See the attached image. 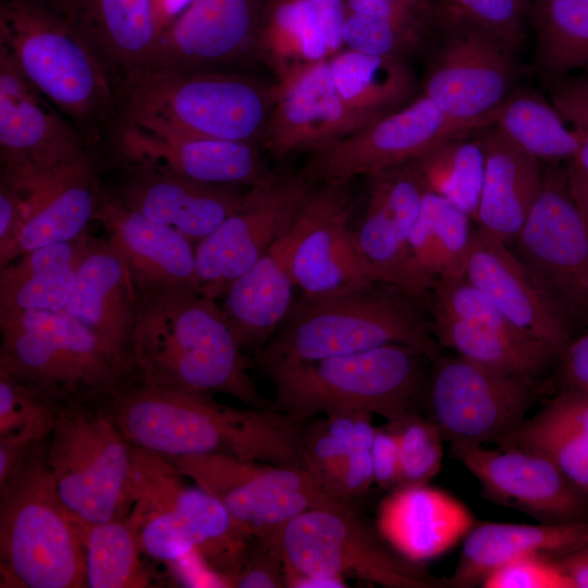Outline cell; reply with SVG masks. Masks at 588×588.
Returning <instances> with one entry per match:
<instances>
[{
    "label": "cell",
    "instance_id": "cell-47",
    "mask_svg": "<svg viewBox=\"0 0 588 588\" xmlns=\"http://www.w3.org/2000/svg\"><path fill=\"white\" fill-rule=\"evenodd\" d=\"M89 588L151 587L144 552L127 518L82 526Z\"/></svg>",
    "mask_w": 588,
    "mask_h": 588
},
{
    "label": "cell",
    "instance_id": "cell-46",
    "mask_svg": "<svg viewBox=\"0 0 588 588\" xmlns=\"http://www.w3.org/2000/svg\"><path fill=\"white\" fill-rule=\"evenodd\" d=\"M475 132L446 139L411 162L425 191L445 198L476 221L485 154Z\"/></svg>",
    "mask_w": 588,
    "mask_h": 588
},
{
    "label": "cell",
    "instance_id": "cell-9",
    "mask_svg": "<svg viewBox=\"0 0 588 588\" xmlns=\"http://www.w3.org/2000/svg\"><path fill=\"white\" fill-rule=\"evenodd\" d=\"M453 1L445 0L420 57L422 93L444 113L481 127L515 90L518 51Z\"/></svg>",
    "mask_w": 588,
    "mask_h": 588
},
{
    "label": "cell",
    "instance_id": "cell-12",
    "mask_svg": "<svg viewBox=\"0 0 588 588\" xmlns=\"http://www.w3.org/2000/svg\"><path fill=\"white\" fill-rule=\"evenodd\" d=\"M514 253L573 332L588 328V228L567 169L543 171L541 192L514 241Z\"/></svg>",
    "mask_w": 588,
    "mask_h": 588
},
{
    "label": "cell",
    "instance_id": "cell-39",
    "mask_svg": "<svg viewBox=\"0 0 588 588\" xmlns=\"http://www.w3.org/2000/svg\"><path fill=\"white\" fill-rule=\"evenodd\" d=\"M183 477L169 462L167 485L172 503L196 551L226 583L244 561L254 537L217 498L196 483L186 485Z\"/></svg>",
    "mask_w": 588,
    "mask_h": 588
},
{
    "label": "cell",
    "instance_id": "cell-7",
    "mask_svg": "<svg viewBox=\"0 0 588 588\" xmlns=\"http://www.w3.org/2000/svg\"><path fill=\"white\" fill-rule=\"evenodd\" d=\"M0 48L51 106L77 121L114 100L102 59L50 0H1Z\"/></svg>",
    "mask_w": 588,
    "mask_h": 588
},
{
    "label": "cell",
    "instance_id": "cell-6",
    "mask_svg": "<svg viewBox=\"0 0 588 588\" xmlns=\"http://www.w3.org/2000/svg\"><path fill=\"white\" fill-rule=\"evenodd\" d=\"M430 358L405 344L259 368L274 389L273 408L306 416L367 412L393 421L425 396Z\"/></svg>",
    "mask_w": 588,
    "mask_h": 588
},
{
    "label": "cell",
    "instance_id": "cell-54",
    "mask_svg": "<svg viewBox=\"0 0 588 588\" xmlns=\"http://www.w3.org/2000/svg\"><path fill=\"white\" fill-rule=\"evenodd\" d=\"M375 482L382 489L394 490L401 486V457L397 437L385 424L375 430L371 445Z\"/></svg>",
    "mask_w": 588,
    "mask_h": 588
},
{
    "label": "cell",
    "instance_id": "cell-23",
    "mask_svg": "<svg viewBox=\"0 0 588 588\" xmlns=\"http://www.w3.org/2000/svg\"><path fill=\"white\" fill-rule=\"evenodd\" d=\"M117 146L134 168L201 183L249 187L269 172L257 145L161 134L125 121Z\"/></svg>",
    "mask_w": 588,
    "mask_h": 588
},
{
    "label": "cell",
    "instance_id": "cell-17",
    "mask_svg": "<svg viewBox=\"0 0 588 588\" xmlns=\"http://www.w3.org/2000/svg\"><path fill=\"white\" fill-rule=\"evenodd\" d=\"M479 128L449 117L420 94L406 106L313 152L302 173L314 183L352 182L413 161L446 139Z\"/></svg>",
    "mask_w": 588,
    "mask_h": 588
},
{
    "label": "cell",
    "instance_id": "cell-57",
    "mask_svg": "<svg viewBox=\"0 0 588 588\" xmlns=\"http://www.w3.org/2000/svg\"><path fill=\"white\" fill-rule=\"evenodd\" d=\"M314 9L323 30L329 57L343 46L342 30L346 15L345 0H307Z\"/></svg>",
    "mask_w": 588,
    "mask_h": 588
},
{
    "label": "cell",
    "instance_id": "cell-45",
    "mask_svg": "<svg viewBox=\"0 0 588 588\" xmlns=\"http://www.w3.org/2000/svg\"><path fill=\"white\" fill-rule=\"evenodd\" d=\"M372 416L345 412L314 416L306 422L298 444L299 466L328 494L334 497L333 487L347 457L355 450L371 449Z\"/></svg>",
    "mask_w": 588,
    "mask_h": 588
},
{
    "label": "cell",
    "instance_id": "cell-1",
    "mask_svg": "<svg viewBox=\"0 0 588 588\" xmlns=\"http://www.w3.org/2000/svg\"><path fill=\"white\" fill-rule=\"evenodd\" d=\"M127 442L166 458L224 454L299 468L298 444L314 416L241 409L211 393L152 387L126 378L105 399Z\"/></svg>",
    "mask_w": 588,
    "mask_h": 588
},
{
    "label": "cell",
    "instance_id": "cell-50",
    "mask_svg": "<svg viewBox=\"0 0 588 588\" xmlns=\"http://www.w3.org/2000/svg\"><path fill=\"white\" fill-rule=\"evenodd\" d=\"M58 406L0 370V436L34 426L53 429Z\"/></svg>",
    "mask_w": 588,
    "mask_h": 588
},
{
    "label": "cell",
    "instance_id": "cell-24",
    "mask_svg": "<svg viewBox=\"0 0 588 588\" xmlns=\"http://www.w3.org/2000/svg\"><path fill=\"white\" fill-rule=\"evenodd\" d=\"M464 275L516 329L550 346L559 359L573 332L507 244L474 230Z\"/></svg>",
    "mask_w": 588,
    "mask_h": 588
},
{
    "label": "cell",
    "instance_id": "cell-31",
    "mask_svg": "<svg viewBox=\"0 0 588 588\" xmlns=\"http://www.w3.org/2000/svg\"><path fill=\"white\" fill-rule=\"evenodd\" d=\"M286 232L220 297L237 345L252 357L271 340L294 302Z\"/></svg>",
    "mask_w": 588,
    "mask_h": 588
},
{
    "label": "cell",
    "instance_id": "cell-49",
    "mask_svg": "<svg viewBox=\"0 0 588 588\" xmlns=\"http://www.w3.org/2000/svg\"><path fill=\"white\" fill-rule=\"evenodd\" d=\"M548 99L579 138V150L569 169L588 180V72H578L542 83Z\"/></svg>",
    "mask_w": 588,
    "mask_h": 588
},
{
    "label": "cell",
    "instance_id": "cell-4",
    "mask_svg": "<svg viewBox=\"0 0 588 588\" xmlns=\"http://www.w3.org/2000/svg\"><path fill=\"white\" fill-rule=\"evenodd\" d=\"M420 302L381 281L367 289L327 297L301 295L253 368L317 360L387 344H405L430 360L440 354Z\"/></svg>",
    "mask_w": 588,
    "mask_h": 588
},
{
    "label": "cell",
    "instance_id": "cell-14",
    "mask_svg": "<svg viewBox=\"0 0 588 588\" xmlns=\"http://www.w3.org/2000/svg\"><path fill=\"white\" fill-rule=\"evenodd\" d=\"M351 182L313 183L286 232L292 277L302 294L327 297L383 281L353 228Z\"/></svg>",
    "mask_w": 588,
    "mask_h": 588
},
{
    "label": "cell",
    "instance_id": "cell-22",
    "mask_svg": "<svg viewBox=\"0 0 588 588\" xmlns=\"http://www.w3.org/2000/svg\"><path fill=\"white\" fill-rule=\"evenodd\" d=\"M367 124L342 99L328 59L274 84V105L260 145L278 159L313 154Z\"/></svg>",
    "mask_w": 588,
    "mask_h": 588
},
{
    "label": "cell",
    "instance_id": "cell-56",
    "mask_svg": "<svg viewBox=\"0 0 588 588\" xmlns=\"http://www.w3.org/2000/svg\"><path fill=\"white\" fill-rule=\"evenodd\" d=\"M558 362L565 388L588 392V330L569 340Z\"/></svg>",
    "mask_w": 588,
    "mask_h": 588
},
{
    "label": "cell",
    "instance_id": "cell-8",
    "mask_svg": "<svg viewBox=\"0 0 588 588\" xmlns=\"http://www.w3.org/2000/svg\"><path fill=\"white\" fill-rule=\"evenodd\" d=\"M105 397L59 405L48 439L57 490L82 526L124 519L133 503V446Z\"/></svg>",
    "mask_w": 588,
    "mask_h": 588
},
{
    "label": "cell",
    "instance_id": "cell-43",
    "mask_svg": "<svg viewBox=\"0 0 588 588\" xmlns=\"http://www.w3.org/2000/svg\"><path fill=\"white\" fill-rule=\"evenodd\" d=\"M492 124L540 162H571L579 138L552 102L538 91L517 86L493 113Z\"/></svg>",
    "mask_w": 588,
    "mask_h": 588
},
{
    "label": "cell",
    "instance_id": "cell-40",
    "mask_svg": "<svg viewBox=\"0 0 588 588\" xmlns=\"http://www.w3.org/2000/svg\"><path fill=\"white\" fill-rule=\"evenodd\" d=\"M329 66L342 99L369 123L416 98V78L404 59L346 49Z\"/></svg>",
    "mask_w": 588,
    "mask_h": 588
},
{
    "label": "cell",
    "instance_id": "cell-41",
    "mask_svg": "<svg viewBox=\"0 0 588 588\" xmlns=\"http://www.w3.org/2000/svg\"><path fill=\"white\" fill-rule=\"evenodd\" d=\"M532 69L541 82L588 72V0H532Z\"/></svg>",
    "mask_w": 588,
    "mask_h": 588
},
{
    "label": "cell",
    "instance_id": "cell-29",
    "mask_svg": "<svg viewBox=\"0 0 588 588\" xmlns=\"http://www.w3.org/2000/svg\"><path fill=\"white\" fill-rule=\"evenodd\" d=\"M26 219L0 268L20 256L87 233L101 199L88 158L44 179L22 183Z\"/></svg>",
    "mask_w": 588,
    "mask_h": 588
},
{
    "label": "cell",
    "instance_id": "cell-21",
    "mask_svg": "<svg viewBox=\"0 0 588 588\" xmlns=\"http://www.w3.org/2000/svg\"><path fill=\"white\" fill-rule=\"evenodd\" d=\"M265 3L266 0H192L164 25L147 65L220 71L221 65L257 57Z\"/></svg>",
    "mask_w": 588,
    "mask_h": 588
},
{
    "label": "cell",
    "instance_id": "cell-25",
    "mask_svg": "<svg viewBox=\"0 0 588 588\" xmlns=\"http://www.w3.org/2000/svg\"><path fill=\"white\" fill-rule=\"evenodd\" d=\"M99 341L127 378L135 322V290L120 254L106 240H93L76 273L64 309Z\"/></svg>",
    "mask_w": 588,
    "mask_h": 588
},
{
    "label": "cell",
    "instance_id": "cell-36",
    "mask_svg": "<svg viewBox=\"0 0 588 588\" xmlns=\"http://www.w3.org/2000/svg\"><path fill=\"white\" fill-rule=\"evenodd\" d=\"M168 467L164 457L133 446V503L126 518L144 554L166 565L196 550L172 503Z\"/></svg>",
    "mask_w": 588,
    "mask_h": 588
},
{
    "label": "cell",
    "instance_id": "cell-38",
    "mask_svg": "<svg viewBox=\"0 0 588 588\" xmlns=\"http://www.w3.org/2000/svg\"><path fill=\"white\" fill-rule=\"evenodd\" d=\"M500 448L549 458L588 495V392L565 388Z\"/></svg>",
    "mask_w": 588,
    "mask_h": 588
},
{
    "label": "cell",
    "instance_id": "cell-52",
    "mask_svg": "<svg viewBox=\"0 0 588 588\" xmlns=\"http://www.w3.org/2000/svg\"><path fill=\"white\" fill-rule=\"evenodd\" d=\"M498 35L522 48L532 0H450Z\"/></svg>",
    "mask_w": 588,
    "mask_h": 588
},
{
    "label": "cell",
    "instance_id": "cell-33",
    "mask_svg": "<svg viewBox=\"0 0 588 588\" xmlns=\"http://www.w3.org/2000/svg\"><path fill=\"white\" fill-rule=\"evenodd\" d=\"M588 544V519L566 523L520 525L483 523L466 535L451 587H469L482 581L498 565L520 554L555 559Z\"/></svg>",
    "mask_w": 588,
    "mask_h": 588
},
{
    "label": "cell",
    "instance_id": "cell-59",
    "mask_svg": "<svg viewBox=\"0 0 588 588\" xmlns=\"http://www.w3.org/2000/svg\"><path fill=\"white\" fill-rule=\"evenodd\" d=\"M285 571V569H284ZM286 587L294 588H342L345 580L334 577L304 575L285 571Z\"/></svg>",
    "mask_w": 588,
    "mask_h": 588
},
{
    "label": "cell",
    "instance_id": "cell-44",
    "mask_svg": "<svg viewBox=\"0 0 588 588\" xmlns=\"http://www.w3.org/2000/svg\"><path fill=\"white\" fill-rule=\"evenodd\" d=\"M470 220L445 198L425 191L409 243L418 267L432 281L464 275L474 232Z\"/></svg>",
    "mask_w": 588,
    "mask_h": 588
},
{
    "label": "cell",
    "instance_id": "cell-2",
    "mask_svg": "<svg viewBox=\"0 0 588 588\" xmlns=\"http://www.w3.org/2000/svg\"><path fill=\"white\" fill-rule=\"evenodd\" d=\"M131 373L140 383L224 393L273 409L249 376L253 359L237 345L217 299L185 284L135 290Z\"/></svg>",
    "mask_w": 588,
    "mask_h": 588
},
{
    "label": "cell",
    "instance_id": "cell-19",
    "mask_svg": "<svg viewBox=\"0 0 588 588\" xmlns=\"http://www.w3.org/2000/svg\"><path fill=\"white\" fill-rule=\"evenodd\" d=\"M49 103L0 48L1 175L29 183L87 158L81 138Z\"/></svg>",
    "mask_w": 588,
    "mask_h": 588
},
{
    "label": "cell",
    "instance_id": "cell-5",
    "mask_svg": "<svg viewBox=\"0 0 588 588\" xmlns=\"http://www.w3.org/2000/svg\"><path fill=\"white\" fill-rule=\"evenodd\" d=\"M48 439L0 485L1 588L87 587L82 525L57 490Z\"/></svg>",
    "mask_w": 588,
    "mask_h": 588
},
{
    "label": "cell",
    "instance_id": "cell-60",
    "mask_svg": "<svg viewBox=\"0 0 588 588\" xmlns=\"http://www.w3.org/2000/svg\"><path fill=\"white\" fill-rule=\"evenodd\" d=\"M573 197L588 228V180L572 169H567Z\"/></svg>",
    "mask_w": 588,
    "mask_h": 588
},
{
    "label": "cell",
    "instance_id": "cell-16",
    "mask_svg": "<svg viewBox=\"0 0 588 588\" xmlns=\"http://www.w3.org/2000/svg\"><path fill=\"white\" fill-rule=\"evenodd\" d=\"M311 185L302 171L284 169L252 185L240 207L195 246L199 292L220 298L290 229Z\"/></svg>",
    "mask_w": 588,
    "mask_h": 588
},
{
    "label": "cell",
    "instance_id": "cell-51",
    "mask_svg": "<svg viewBox=\"0 0 588 588\" xmlns=\"http://www.w3.org/2000/svg\"><path fill=\"white\" fill-rule=\"evenodd\" d=\"M481 584L485 588H573L553 559L535 553L503 562Z\"/></svg>",
    "mask_w": 588,
    "mask_h": 588
},
{
    "label": "cell",
    "instance_id": "cell-58",
    "mask_svg": "<svg viewBox=\"0 0 588 588\" xmlns=\"http://www.w3.org/2000/svg\"><path fill=\"white\" fill-rule=\"evenodd\" d=\"M553 560L568 577L573 588H588V544Z\"/></svg>",
    "mask_w": 588,
    "mask_h": 588
},
{
    "label": "cell",
    "instance_id": "cell-32",
    "mask_svg": "<svg viewBox=\"0 0 588 588\" xmlns=\"http://www.w3.org/2000/svg\"><path fill=\"white\" fill-rule=\"evenodd\" d=\"M102 61L124 72L147 65L167 24L161 0H50Z\"/></svg>",
    "mask_w": 588,
    "mask_h": 588
},
{
    "label": "cell",
    "instance_id": "cell-42",
    "mask_svg": "<svg viewBox=\"0 0 588 588\" xmlns=\"http://www.w3.org/2000/svg\"><path fill=\"white\" fill-rule=\"evenodd\" d=\"M257 57L273 70L278 81L328 60V44L307 0H266Z\"/></svg>",
    "mask_w": 588,
    "mask_h": 588
},
{
    "label": "cell",
    "instance_id": "cell-28",
    "mask_svg": "<svg viewBox=\"0 0 588 588\" xmlns=\"http://www.w3.org/2000/svg\"><path fill=\"white\" fill-rule=\"evenodd\" d=\"M474 526V517L462 502L428 485L392 490L382 500L377 517L383 539L415 563L444 554Z\"/></svg>",
    "mask_w": 588,
    "mask_h": 588
},
{
    "label": "cell",
    "instance_id": "cell-26",
    "mask_svg": "<svg viewBox=\"0 0 588 588\" xmlns=\"http://www.w3.org/2000/svg\"><path fill=\"white\" fill-rule=\"evenodd\" d=\"M135 169L137 174L111 196L148 220L175 230L195 246L240 207L246 192L235 185Z\"/></svg>",
    "mask_w": 588,
    "mask_h": 588
},
{
    "label": "cell",
    "instance_id": "cell-15",
    "mask_svg": "<svg viewBox=\"0 0 588 588\" xmlns=\"http://www.w3.org/2000/svg\"><path fill=\"white\" fill-rule=\"evenodd\" d=\"M166 458V457H164ZM230 512L254 538L264 539L292 517L320 507L353 505L321 490L302 469L224 454L167 458Z\"/></svg>",
    "mask_w": 588,
    "mask_h": 588
},
{
    "label": "cell",
    "instance_id": "cell-48",
    "mask_svg": "<svg viewBox=\"0 0 588 588\" xmlns=\"http://www.w3.org/2000/svg\"><path fill=\"white\" fill-rule=\"evenodd\" d=\"M394 430L401 457V486L427 485L440 471L443 458L442 441L438 427L412 411L387 421Z\"/></svg>",
    "mask_w": 588,
    "mask_h": 588
},
{
    "label": "cell",
    "instance_id": "cell-27",
    "mask_svg": "<svg viewBox=\"0 0 588 588\" xmlns=\"http://www.w3.org/2000/svg\"><path fill=\"white\" fill-rule=\"evenodd\" d=\"M95 221L125 262L134 290L169 284L198 290L195 245L175 230L148 220L103 193Z\"/></svg>",
    "mask_w": 588,
    "mask_h": 588
},
{
    "label": "cell",
    "instance_id": "cell-53",
    "mask_svg": "<svg viewBox=\"0 0 588 588\" xmlns=\"http://www.w3.org/2000/svg\"><path fill=\"white\" fill-rule=\"evenodd\" d=\"M228 587H286L284 565L278 553L264 541L254 538L238 568L226 578Z\"/></svg>",
    "mask_w": 588,
    "mask_h": 588
},
{
    "label": "cell",
    "instance_id": "cell-55",
    "mask_svg": "<svg viewBox=\"0 0 588 588\" xmlns=\"http://www.w3.org/2000/svg\"><path fill=\"white\" fill-rule=\"evenodd\" d=\"M26 219V196L17 183L1 175L0 181V258L16 240Z\"/></svg>",
    "mask_w": 588,
    "mask_h": 588
},
{
    "label": "cell",
    "instance_id": "cell-35",
    "mask_svg": "<svg viewBox=\"0 0 588 588\" xmlns=\"http://www.w3.org/2000/svg\"><path fill=\"white\" fill-rule=\"evenodd\" d=\"M93 240L85 233L28 252L0 268V314L64 310Z\"/></svg>",
    "mask_w": 588,
    "mask_h": 588
},
{
    "label": "cell",
    "instance_id": "cell-20",
    "mask_svg": "<svg viewBox=\"0 0 588 588\" xmlns=\"http://www.w3.org/2000/svg\"><path fill=\"white\" fill-rule=\"evenodd\" d=\"M485 497L543 523L588 519V495L549 458L518 448L451 445Z\"/></svg>",
    "mask_w": 588,
    "mask_h": 588
},
{
    "label": "cell",
    "instance_id": "cell-3",
    "mask_svg": "<svg viewBox=\"0 0 588 588\" xmlns=\"http://www.w3.org/2000/svg\"><path fill=\"white\" fill-rule=\"evenodd\" d=\"M122 120L168 135L260 145L274 85L240 73L145 65L124 72Z\"/></svg>",
    "mask_w": 588,
    "mask_h": 588
},
{
    "label": "cell",
    "instance_id": "cell-37",
    "mask_svg": "<svg viewBox=\"0 0 588 588\" xmlns=\"http://www.w3.org/2000/svg\"><path fill=\"white\" fill-rule=\"evenodd\" d=\"M432 314V329L440 347L494 370L538 382L558 362L556 353L543 342L515 329L464 321Z\"/></svg>",
    "mask_w": 588,
    "mask_h": 588
},
{
    "label": "cell",
    "instance_id": "cell-34",
    "mask_svg": "<svg viewBox=\"0 0 588 588\" xmlns=\"http://www.w3.org/2000/svg\"><path fill=\"white\" fill-rule=\"evenodd\" d=\"M445 0H345L347 49L408 60L420 57Z\"/></svg>",
    "mask_w": 588,
    "mask_h": 588
},
{
    "label": "cell",
    "instance_id": "cell-13",
    "mask_svg": "<svg viewBox=\"0 0 588 588\" xmlns=\"http://www.w3.org/2000/svg\"><path fill=\"white\" fill-rule=\"evenodd\" d=\"M425 396L429 419L451 445L504 444L525 422L537 382L441 353L431 360Z\"/></svg>",
    "mask_w": 588,
    "mask_h": 588
},
{
    "label": "cell",
    "instance_id": "cell-18",
    "mask_svg": "<svg viewBox=\"0 0 588 588\" xmlns=\"http://www.w3.org/2000/svg\"><path fill=\"white\" fill-rule=\"evenodd\" d=\"M366 177L364 209L353 225L357 243L384 282L428 308L433 281L418 267L409 243L425 188L411 161Z\"/></svg>",
    "mask_w": 588,
    "mask_h": 588
},
{
    "label": "cell",
    "instance_id": "cell-30",
    "mask_svg": "<svg viewBox=\"0 0 588 588\" xmlns=\"http://www.w3.org/2000/svg\"><path fill=\"white\" fill-rule=\"evenodd\" d=\"M485 154L478 229L510 245L524 226L542 187L540 161L492 123L475 132Z\"/></svg>",
    "mask_w": 588,
    "mask_h": 588
},
{
    "label": "cell",
    "instance_id": "cell-11",
    "mask_svg": "<svg viewBox=\"0 0 588 588\" xmlns=\"http://www.w3.org/2000/svg\"><path fill=\"white\" fill-rule=\"evenodd\" d=\"M259 540L278 553L289 572L353 577L385 588L448 586L395 551L353 505L303 512Z\"/></svg>",
    "mask_w": 588,
    "mask_h": 588
},
{
    "label": "cell",
    "instance_id": "cell-10",
    "mask_svg": "<svg viewBox=\"0 0 588 588\" xmlns=\"http://www.w3.org/2000/svg\"><path fill=\"white\" fill-rule=\"evenodd\" d=\"M0 370L57 406L110 394L126 377L65 310L0 314Z\"/></svg>",
    "mask_w": 588,
    "mask_h": 588
}]
</instances>
